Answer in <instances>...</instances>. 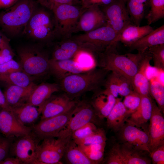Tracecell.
<instances>
[{"label":"cell","instance_id":"cell-1","mask_svg":"<svg viewBox=\"0 0 164 164\" xmlns=\"http://www.w3.org/2000/svg\"><path fill=\"white\" fill-rule=\"evenodd\" d=\"M117 45L112 46L103 52L97 55L94 60L99 67L121 75L132 84L147 49L135 54L129 53L120 54L117 51Z\"/></svg>","mask_w":164,"mask_h":164},{"label":"cell","instance_id":"cell-2","mask_svg":"<svg viewBox=\"0 0 164 164\" xmlns=\"http://www.w3.org/2000/svg\"><path fill=\"white\" fill-rule=\"evenodd\" d=\"M110 72L103 68H94L65 77L59 80V84L60 90L70 99L74 100L87 92L94 91L104 86Z\"/></svg>","mask_w":164,"mask_h":164},{"label":"cell","instance_id":"cell-3","mask_svg":"<svg viewBox=\"0 0 164 164\" xmlns=\"http://www.w3.org/2000/svg\"><path fill=\"white\" fill-rule=\"evenodd\" d=\"M32 0L18 1L0 14V26L7 34L16 36L25 34L27 24L36 9Z\"/></svg>","mask_w":164,"mask_h":164},{"label":"cell","instance_id":"cell-4","mask_svg":"<svg viewBox=\"0 0 164 164\" xmlns=\"http://www.w3.org/2000/svg\"><path fill=\"white\" fill-rule=\"evenodd\" d=\"M83 9L74 5L63 4L55 7L52 11L56 28V38L61 40L71 38L76 32L78 22Z\"/></svg>","mask_w":164,"mask_h":164},{"label":"cell","instance_id":"cell-5","mask_svg":"<svg viewBox=\"0 0 164 164\" xmlns=\"http://www.w3.org/2000/svg\"><path fill=\"white\" fill-rule=\"evenodd\" d=\"M117 37L114 30L107 24L71 38L82 43L94 57L117 44Z\"/></svg>","mask_w":164,"mask_h":164},{"label":"cell","instance_id":"cell-6","mask_svg":"<svg viewBox=\"0 0 164 164\" xmlns=\"http://www.w3.org/2000/svg\"><path fill=\"white\" fill-rule=\"evenodd\" d=\"M17 53L23 71L28 75L40 76L49 72L48 55L40 48L24 46L19 48Z\"/></svg>","mask_w":164,"mask_h":164},{"label":"cell","instance_id":"cell-7","mask_svg":"<svg viewBox=\"0 0 164 164\" xmlns=\"http://www.w3.org/2000/svg\"><path fill=\"white\" fill-rule=\"evenodd\" d=\"M25 34L33 39L49 42L56 38L53 14L44 9L36 10L29 21Z\"/></svg>","mask_w":164,"mask_h":164},{"label":"cell","instance_id":"cell-8","mask_svg":"<svg viewBox=\"0 0 164 164\" xmlns=\"http://www.w3.org/2000/svg\"><path fill=\"white\" fill-rule=\"evenodd\" d=\"M102 119L95 114L89 101L83 100L77 101L75 111L65 127L55 137H71L75 130L89 122L98 125Z\"/></svg>","mask_w":164,"mask_h":164},{"label":"cell","instance_id":"cell-9","mask_svg":"<svg viewBox=\"0 0 164 164\" xmlns=\"http://www.w3.org/2000/svg\"><path fill=\"white\" fill-rule=\"evenodd\" d=\"M71 139L54 137L45 138L39 145L36 164L62 163L67 145Z\"/></svg>","mask_w":164,"mask_h":164},{"label":"cell","instance_id":"cell-10","mask_svg":"<svg viewBox=\"0 0 164 164\" xmlns=\"http://www.w3.org/2000/svg\"><path fill=\"white\" fill-rule=\"evenodd\" d=\"M41 140L33 132L19 138L11 144L12 154L19 159L22 164H36Z\"/></svg>","mask_w":164,"mask_h":164},{"label":"cell","instance_id":"cell-11","mask_svg":"<svg viewBox=\"0 0 164 164\" xmlns=\"http://www.w3.org/2000/svg\"><path fill=\"white\" fill-rule=\"evenodd\" d=\"M76 104L63 114L41 120L33 127V132L41 140L55 137L68 124L75 111Z\"/></svg>","mask_w":164,"mask_h":164},{"label":"cell","instance_id":"cell-12","mask_svg":"<svg viewBox=\"0 0 164 164\" xmlns=\"http://www.w3.org/2000/svg\"><path fill=\"white\" fill-rule=\"evenodd\" d=\"M103 12L106 18L108 24L114 30L117 37L128 25L131 23L125 0H114L105 7Z\"/></svg>","mask_w":164,"mask_h":164},{"label":"cell","instance_id":"cell-13","mask_svg":"<svg viewBox=\"0 0 164 164\" xmlns=\"http://www.w3.org/2000/svg\"><path fill=\"white\" fill-rule=\"evenodd\" d=\"M120 139L135 149L150 153L148 131H144L132 124L125 122L118 132Z\"/></svg>","mask_w":164,"mask_h":164},{"label":"cell","instance_id":"cell-14","mask_svg":"<svg viewBox=\"0 0 164 164\" xmlns=\"http://www.w3.org/2000/svg\"><path fill=\"white\" fill-rule=\"evenodd\" d=\"M107 24L106 16L99 6H91L83 9L78 22L76 32H87Z\"/></svg>","mask_w":164,"mask_h":164},{"label":"cell","instance_id":"cell-15","mask_svg":"<svg viewBox=\"0 0 164 164\" xmlns=\"http://www.w3.org/2000/svg\"><path fill=\"white\" fill-rule=\"evenodd\" d=\"M149 121L148 133L150 153L160 146L164 145V118L163 113L154 101Z\"/></svg>","mask_w":164,"mask_h":164},{"label":"cell","instance_id":"cell-16","mask_svg":"<svg viewBox=\"0 0 164 164\" xmlns=\"http://www.w3.org/2000/svg\"><path fill=\"white\" fill-rule=\"evenodd\" d=\"M32 128L20 123L12 112L2 109L0 111V131L5 137L19 138L30 134Z\"/></svg>","mask_w":164,"mask_h":164},{"label":"cell","instance_id":"cell-17","mask_svg":"<svg viewBox=\"0 0 164 164\" xmlns=\"http://www.w3.org/2000/svg\"><path fill=\"white\" fill-rule=\"evenodd\" d=\"M77 102L70 99L64 93L56 96L52 95L43 107L41 120L65 113L74 106Z\"/></svg>","mask_w":164,"mask_h":164},{"label":"cell","instance_id":"cell-18","mask_svg":"<svg viewBox=\"0 0 164 164\" xmlns=\"http://www.w3.org/2000/svg\"><path fill=\"white\" fill-rule=\"evenodd\" d=\"M93 92L90 103L96 114L103 120L109 114L115 103L116 98L106 88H100Z\"/></svg>","mask_w":164,"mask_h":164},{"label":"cell","instance_id":"cell-19","mask_svg":"<svg viewBox=\"0 0 164 164\" xmlns=\"http://www.w3.org/2000/svg\"><path fill=\"white\" fill-rule=\"evenodd\" d=\"M81 52L88 53L82 43L71 38L57 44L50 59L57 60L72 59Z\"/></svg>","mask_w":164,"mask_h":164},{"label":"cell","instance_id":"cell-20","mask_svg":"<svg viewBox=\"0 0 164 164\" xmlns=\"http://www.w3.org/2000/svg\"><path fill=\"white\" fill-rule=\"evenodd\" d=\"M60 90L59 84L56 83H43L36 85L26 104L43 109L45 103L53 94Z\"/></svg>","mask_w":164,"mask_h":164},{"label":"cell","instance_id":"cell-21","mask_svg":"<svg viewBox=\"0 0 164 164\" xmlns=\"http://www.w3.org/2000/svg\"><path fill=\"white\" fill-rule=\"evenodd\" d=\"M49 65V72L59 80L84 71L83 68L72 59L57 60L50 59Z\"/></svg>","mask_w":164,"mask_h":164},{"label":"cell","instance_id":"cell-22","mask_svg":"<svg viewBox=\"0 0 164 164\" xmlns=\"http://www.w3.org/2000/svg\"><path fill=\"white\" fill-rule=\"evenodd\" d=\"M152 59L147 49L139 69L132 81V85L133 91L141 96L150 95V81L147 78L146 72Z\"/></svg>","mask_w":164,"mask_h":164},{"label":"cell","instance_id":"cell-23","mask_svg":"<svg viewBox=\"0 0 164 164\" xmlns=\"http://www.w3.org/2000/svg\"><path fill=\"white\" fill-rule=\"evenodd\" d=\"M104 86L116 98L118 95L125 97L133 91L131 84L126 78L117 73L110 72Z\"/></svg>","mask_w":164,"mask_h":164},{"label":"cell","instance_id":"cell-24","mask_svg":"<svg viewBox=\"0 0 164 164\" xmlns=\"http://www.w3.org/2000/svg\"><path fill=\"white\" fill-rule=\"evenodd\" d=\"M36 86L33 82L26 87L9 85L4 93L7 102L12 108L26 104Z\"/></svg>","mask_w":164,"mask_h":164},{"label":"cell","instance_id":"cell-25","mask_svg":"<svg viewBox=\"0 0 164 164\" xmlns=\"http://www.w3.org/2000/svg\"><path fill=\"white\" fill-rule=\"evenodd\" d=\"M154 101L150 95L141 96L139 108L131 115L126 122L138 127H143L151 117Z\"/></svg>","mask_w":164,"mask_h":164},{"label":"cell","instance_id":"cell-26","mask_svg":"<svg viewBox=\"0 0 164 164\" xmlns=\"http://www.w3.org/2000/svg\"><path fill=\"white\" fill-rule=\"evenodd\" d=\"M154 28L150 25L142 26H136L131 23L122 30L116 39L126 46L129 47L132 43L152 32Z\"/></svg>","mask_w":164,"mask_h":164},{"label":"cell","instance_id":"cell-27","mask_svg":"<svg viewBox=\"0 0 164 164\" xmlns=\"http://www.w3.org/2000/svg\"><path fill=\"white\" fill-rule=\"evenodd\" d=\"M129 117L123 102L120 98H116L114 106L106 118L107 126L114 132H118Z\"/></svg>","mask_w":164,"mask_h":164},{"label":"cell","instance_id":"cell-28","mask_svg":"<svg viewBox=\"0 0 164 164\" xmlns=\"http://www.w3.org/2000/svg\"><path fill=\"white\" fill-rule=\"evenodd\" d=\"M164 44V25L154 29L150 33L139 39L128 47L131 50L143 52L149 47Z\"/></svg>","mask_w":164,"mask_h":164},{"label":"cell","instance_id":"cell-29","mask_svg":"<svg viewBox=\"0 0 164 164\" xmlns=\"http://www.w3.org/2000/svg\"><path fill=\"white\" fill-rule=\"evenodd\" d=\"M42 109L25 104L12 108V112L18 121L26 126L32 124L41 114Z\"/></svg>","mask_w":164,"mask_h":164},{"label":"cell","instance_id":"cell-30","mask_svg":"<svg viewBox=\"0 0 164 164\" xmlns=\"http://www.w3.org/2000/svg\"><path fill=\"white\" fill-rule=\"evenodd\" d=\"M70 164H94L71 139L68 142L63 157Z\"/></svg>","mask_w":164,"mask_h":164},{"label":"cell","instance_id":"cell-31","mask_svg":"<svg viewBox=\"0 0 164 164\" xmlns=\"http://www.w3.org/2000/svg\"><path fill=\"white\" fill-rule=\"evenodd\" d=\"M120 152L125 164H149L151 160L144 155L143 152L138 150L129 144H119Z\"/></svg>","mask_w":164,"mask_h":164},{"label":"cell","instance_id":"cell-32","mask_svg":"<svg viewBox=\"0 0 164 164\" xmlns=\"http://www.w3.org/2000/svg\"><path fill=\"white\" fill-rule=\"evenodd\" d=\"M132 23L139 26L145 15L149 0H125Z\"/></svg>","mask_w":164,"mask_h":164},{"label":"cell","instance_id":"cell-33","mask_svg":"<svg viewBox=\"0 0 164 164\" xmlns=\"http://www.w3.org/2000/svg\"><path fill=\"white\" fill-rule=\"evenodd\" d=\"M0 82L22 87H27L33 82L31 76L23 71L0 73Z\"/></svg>","mask_w":164,"mask_h":164},{"label":"cell","instance_id":"cell-34","mask_svg":"<svg viewBox=\"0 0 164 164\" xmlns=\"http://www.w3.org/2000/svg\"><path fill=\"white\" fill-rule=\"evenodd\" d=\"M150 9L145 16L148 25L164 18V0H149Z\"/></svg>","mask_w":164,"mask_h":164},{"label":"cell","instance_id":"cell-35","mask_svg":"<svg viewBox=\"0 0 164 164\" xmlns=\"http://www.w3.org/2000/svg\"><path fill=\"white\" fill-rule=\"evenodd\" d=\"M106 143L96 144L86 146H79L87 157L94 164H99L102 161Z\"/></svg>","mask_w":164,"mask_h":164},{"label":"cell","instance_id":"cell-36","mask_svg":"<svg viewBox=\"0 0 164 164\" xmlns=\"http://www.w3.org/2000/svg\"><path fill=\"white\" fill-rule=\"evenodd\" d=\"M149 94L155 100L162 113L164 112V87L159 81L154 80L150 82Z\"/></svg>","mask_w":164,"mask_h":164},{"label":"cell","instance_id":"cell-37","mask_svg":"<svg viewBox=\"0 0 164 164\" xmlns=\"http://www.w3.org/2000/svg\"><path fill=\"white\" fill-rule=\"evenodd\" d=\"M105 132L102 128H97L92 134L81 140L75 142L78 145L86 146L96 144L106 143Z\"/></svg>","mask_w":164,"mask_h":164},{"label":"cell","instance_id":"cell-38","mask_svg":"<svg viewBox=\"0 0 164 164\" xmlns=\"http://www.w3.org/2000/svg\"><path fill=\"white\" fill-rule=\"evenodd\" d=\"M152 60L153 61L154 66L160 70H164V44L158 45L148 48Z\"/></svg>","mask_w":164,"mask_h":164},{"label":"cell","instance_id":"cell-39","mask_svg":"<svg viewBox=\"0 0 164 164\" xmlns=\"http://www.w3.org/2000/svg\"><path fill=\"white\" fill-rule=\"evenodd\" d=\"M124 97V99L122 102L129 117L139 108L141 102V96L133 91Z\"/></svg>","mask_w":164,"mask_h":164},{"label":"cell","instance_id":"cell-40","mask_svg":"<svg viewBox=\"0 0 164 164\" xmlns=\"http://www.w3.org/2000/svg\"><path fill=\"white\" fill-rule=\"evenodd\" d=\"M94 123L89 122L74 131L71 135V139L74 142L83 139L90 135L97 129Z\"/></svg>","mask_w":164,"mask_h":164},{"label":"cell","instance_id":"cell-41","mask_svg":"<svg viewBox=\"0 0 164 164\" xmlns=\"http://www.w3.org/2000/svg\"><path fill=\"white\" fill-rule=\"evenodd\" d=\"M105 163L107 164H125L120 152L119 144L114 145L110 149Z\"/></svg>","mask_w":164,"mask_h":164},{"label":"cell","instance_id":"cell-42","mask_svg":"<svg viewBox=\"0 0 164 164\" xmlns=\"http://www.w3.org/2000/svg\"><path fill=\"white\" fill-rule=\"evenodd\" d=\"M23 71L21 64L13 59L0 64V73L6 74Z\"/></svg>","mask_w":164,"mask_h":164},{"label":"cell","instance_id":"cell-43","mask_svg":"<svg viewBox=\"0 0 164 164\" xmlns=\"http://www.w3.org/2000/svg\"><path fill=\"white\" fill-rule=\"evenodd\" d=\"M9 41L5 42L0 48V64L13 59L14 56V54L9 46Z\"/></svg>","mask_w":164,"mask_h":164},{"label":"cell","instance_id":"cell-44","mask_svg":"<svg viewBox=\"0 0 164 164\" xmlns=\"http://www.w3.org/2000/svg\"><path fill=\"white\" fill-rule=\"evenodd\" d=\"M42 5L51 11L56 5H58L67 4L74 5L77 0H38Z\"/></svg>","mask_w":164,"mask_h":164},{"label":"cell","instance_id":"cell-45","mask_svg":"<svg viewBox=\"0 0 164 164\" xmlns=\"http://www.w3.org/2000/svg\"><path fill=\"white\" fill-rule=\"evenodd\" d=\"M9 138L0 135V162L5 158L11 145Z\"/></svg>","mask_w":164,"mask_h":164},{"label":"cell","instance_id":"cell-46","mask_svg":"<svg viewBox=\"0 0 164 164\" xmlns=\"http://www.w3.org/2000/svg\"><path fill=\"white\" fill-rule=\"evenodd\" d=\"M149 154L153 164H164V145L160 146Z\"/></svg>","mask_w":164,"mask_h":164},{"label":"cell","instance_id":"cell-47","mask_svg":"<svg viewBox=\"0 0 164 164\" xmlns=\"http://www.w3.org/2000/svg\"><path fill=\"white\" fill-rule=\"evenodd\" d=\"M114 0H85L82 8L85 9L93 6L105 7L111 3Z\"/></svg>","mask_w":164,"mask_h":164},{"label":"cell","instance_id":"cell-48","mask_svg":"<svg viewBox=\"0 0 164 164\" xmlns=\"http://www.w3.org/2000/svg\"><path fill=\"white\" fill-rule=\"evenodd\" d=\"M0 107L2 109L12 112V108L8 104L4 93L0 89Z\"/></svg>","mask_w":164,"mask_h":164},{"label":"cell","instance_id":"cell-49","mask_svg":"<svg viewBox=\"0 0 164 164\" xmlns=\"http://www.w3.org/2000/svg\"><path fill=\"white\" fill-rule=\"evenodd\" d=\"M22 164L18 158L15 157H7L0 162V164Z\"/></svg>","mask_w":164,"mask_h":164},{"label":"cell","instance_id":"cell-50","mask_svg":"<svg viewBox=\"0 0 164 164\" xmlns=\"http://www.w3.org/2000/svg\"><path fill=\"white\" fill-rule=\"evenodd\" d=\"M18 0H0V9L9 8L15 4Z\"/></svg>","mask_w":164,"mask_h":164},{"label":"cell","instance_id":"cell-51","mask_svg":"<svg viewBox=\"0 0 164 164\" xmlns=\"http://www.w3.org/2000/svg\"><path fill=\"white\" fill-rule=\"evenodd\" d=\"M9 40V39L4 36L0 31V48L5 42Z\"/></svg>","mask_w":164,"mask_h":164},{"label":"cell","instance_id":"cell-52","mask_svg":"<svg viewBox=\"0 0 164 164\" xmlns=\"http://www.w3.org/2000/svg\"><path fill=\"white\" fill-rule=\"evenodd\" d=\"M78 1L80 2L82 5L84 3V2L85 0H77Z\"/></svg>","mask_w":164,"mask_h":164}]
</instances>
